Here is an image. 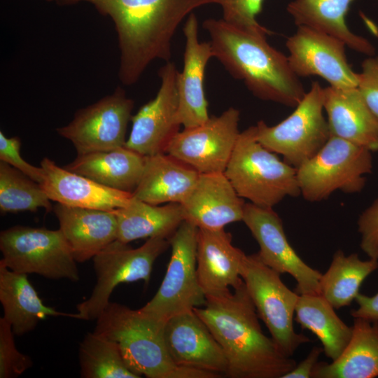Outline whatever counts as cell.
<instances>
[{
    "instance_id": "obj_1",
    "label": "cell",
    "mask_w": 378,
    "mask_h": 378,
    "mask_svg": "<svg viewBox=\"0 0 378 378\" xmlns=\"http://www.w3.org/2000/svg\"><path fill=\"white\" fill-rule=\"evenodd\" d=\"M68 4L87 1L111 17L120 52L119 78L135 83L156 59L169 62L173 36L182 20L195 8L213 0H56Z\"/></svg>"
},
{
    "instance_id": "obj_2",
    "label": "cell",
    "mask_w": 378,
    "mask_h": 378,
    "mask_svg": "<svg viewBox=\"0 0 378 378\" xmlns=\"http://www.w3.org/2000/svg\"><path fill=\"white\" fill-rule=\"evenodd\" d=\"M193 311L223 349L232 378H282L297 363L262 332L255 307L244 284L222 295L209 297Z\"/></svg>"
},
{
    "instance_id": "obj_3",
    "label": "cell",
    "mask_w": 378,
    "mask_h": 378,
    "mask_svg": "<svg viewBox=\"0 0 378 378\" xmlns=\"http://www.w3.org/2000/svg\"><path fill=\"white\" fill-rule=\"evenodd\" d=\"M202 27L209 36L213 57L255 97L290 107L302 99L304 85L292 71L288 56L267 41L272 33L240 28L214 18L205 20Z\"/></svg>"
},
{
    "instance_id": "obj_4",
    "label": "cell",
    "mask_w": 378,
    "mask_h": 378,
    "mask_svg": "<svg viewBox=\"0 0 378 378\" xmlns=\"http://www.w3.org/2000/svg\"><path fill=\"white\" fill-rule=\"evenodd\" d=\"M94 331L115 342L134 373L148 378H209L210 373L176 366L164 337V323L139 309L109 302L96 319Z\"/></svg>"
},
{
    "instance_id": "obj_5",
    "label": "cell",
    "mask_w": 378,
    "mask_h": 378,
    "mask_svg": "<svg viewBox=\"0 0 378 378\" xmlns=\"http://www.w3.org/2000/svg\"><path fill=\"white\" fill-rule=\"evenodd\" d=\"M224 174L239 197L260 206L300 195L297 169L259 143L255 126L239 133Z\"/></svg>"
},
{
    "instance_id": "obj_6",
    "label": "cell",
    "mask_w": 378,
    "mask_h": 378,
    "mask_svg": "<svg viewBox=\"0 0 378 378\" xmlns=\"http://www.w3.org/2000/svg\"><path fill=\"white\" fill-rule=\"evenodd\" d=\"M372 153L367 148L330 136L311 159L297 168L300 195L315 202L336 190L357 193L365 187L372 169Z\"/></svg>"
},
{
    "instance_id": "obj_7",
    "label": "cell",
    "mask_w": 378,
    "mask_h": 378,
    "mask_svg": "<svg viewBox=\"0 0 378 378\" xmlns=\"http://www.w3.org/2000/svg\"><path fill=\"white\" fill-rule=\"evenodd\" d=\"M324 88L318 81L295 107L294 111L277 125L263 120L255 126L256 139L269 150L280 154L296 169L314 157L330 137L323 115Z\"/></svg>"
},
{
    "instance_id": "obj_8",
    "label": "cell",
    "mask_w": 378,
    "mask_h": 378,
    "mask_svg": "<svg viewBox=\"0 0 378 378\" xmlns=\"http://www.w3.org/2000/svg\"><path fill=\"white\" fill-rule=\"evenodd\" d=\"M1 262L24 274L78 281L80 279L71 250L59 229L15 225L0 233Z\"/></svg>"
},
{
    "instance_id": "obj_9",
    "label": "cell",
    "mask_w": 378,
    "mask_h": 378,
    "mask_svg": "<svg viewBox=\"0 0 378 378\" xmlns=\"http://www.w3.org/2000/svg\"><path fill=\"white\" fill-rule=\"evenodd\" d=\"M240 275L258 316L282 354L291 357L300 345L311 342L306 335L295 331L293 316L299 294L284 284L280 274L255 253L245 255Z\"/></svg>"
},
{
    "instance_id": "obj_10",
    "label": "cell",
    "mask_w": 378,
    "mask_h": 378,
    "mask_svg": "<svg viewBox=\"0 0 378 378\" xmlns=\"http://www.w3.org/2000/svg\"><path fill=\"white\" fill-rule=\"evenodd\" d=\"M169 246V239L155 237L136 248L116 239L102 249L92 258L96 284L90 297L76 305L77 319H97L119 284L140 280L148 284L155 260Z\"/></svg>"
},
{
    "instance_id": "obj_11",
    "label": "cell",
    "mask_w": 378,
    "mask_h": 378,
    "mask_svg": "<svg viewBox=\"0 0 378 378\" xmlns=\"http://www.w3.org/2000/svg\"><path fill=\"white\" fill-rule=\"evenodd\" d=\"M197 234L198 228L184 220L170 237L172 253L164 277L141 312L165 323L173 316L205 304L197 273Z\"/></svg>"
},
{
    "instance_id": "obj_12",
    "label": "cell",
    "mask_w": 378,
    "mask_h": 378,
    "mask_svg": "<svg viewBox=\"0 0 378 378\" xmlns=\"http://www.w3.org/2000/svg\"><path fill=\"white\" fill-rule=\"evenodd\" d=\"M133 108V100L118 87L111 94L78 111L68 125L56 130L72 143L77 155L118 148L125 145Z\"/></svg>"
},
{
    "instance_id": "obj_13",
    "label": "cell",
    "mask_w": 378,
    "mask_h": 378,
    "mask_svg": "<svg viewBox=\"0 0 378 378\" xmlns=\"http://www.w3.org/2000/svg\"><path fill=\"white\" fill-rule=\"evenodd\" d=\"M240 112L230 107L204 123L178 132L165 153L200 174L224 172L239 134Z\"/></svg>"
},
{
    "instance_id": "obj_14",
    "label": "cell",
    "mask_w": 378,
    "mask_h": 378,
    "mask_svg": "<svg viewBox=\"0 0 378 378\" xmlns=\"http://www.w3.org/2000/svg\"><path fill=\"white\" fill-rule=\"evenodd\" d=\"M242 220L258 242L260 260L297 282L296 293L319 294L322 274L305 263L289 244L279 215L271 207L245 203Z\"/></svg>"
},
{
    "instance_id": "obj_15",
    "label": "cell",
    "mask_w": 378,
    "mask_h": 378,
    "mask_svg": "<svg viewBox=\"0 0 378 378\" xmlns=\"http://www.w3.org/2000/svg\"><path fill=\"white\" fill-rule=\"evenodd\" d=\"M288 59L294 74L300 77L316 76L337 88L357 87V73L347 61L341 39L315 29L298 26L286 41Z\"/></svg>"
},
{
    "instance_id": "obj_16",
    "label": "cell",
    "mask_w": 378,
    "mask_h": 378,
    "mask_svg": "<svg viewBox=\"0 0 378 378\" xmlns=\"http://www.w3.org/2000/svg\"><path fill=\"white\" fill-rule=\"evenodd\" d=\"M178 71L167 62L158 75L161 83L156 96L132 116V130L125 146L143 156L165 153L181 124L178 118Z\"/></svg>"
},
{
    "instance_id": "obj_17",
    "label": "cell",
    "mask_w": 378,
    "mask_h": 378,
    "mask_svg": "<svg viewBox=\"0 0 378 378\" xmlns=\"http://www.w3.org/2000/svg\"><path fill=\"white\" fill-rule=\"evenodd\" d=\"M164 337L173 363L184 367L227 374V361L222 347L200 316L192 310L169 318Z\"/></svg>"
},
{
    "instance_id": "obj_18",
    "label": "cell",
    "mask_w": 378,
    "mask_h": 378,
    "mask_svg": "<svg viewBox=\"0 0 378 378\" xmlns=\"http://www.w3.org/2000/svg\"><path fill=\"white\" fill-rule=\"evenodd\" d=\"M184 220L198 229L218 230L242 220L245 202L224 172L200 174L181 203Z\"/></svg>"
},
{
    "instance_id": "obj_19",
    "label": "cell",
    "mask_w": 378,
    "mask_h": 378,
    "mask_svg": "<svg viewBox=\"0 0 378 378\" xmlns=\"http://www.w3.org/2000/svg\"><path fill=\"white\" fill-rule=\"evenodd\" d=\"M183 34V67L176 76L178 118L184 128H191L205 122L210 117L204 80L207 63L214 57L209 42L199 41L198 21L193 13L188 15Z\"/></svg>"
},
{
    "instance_id": "obj_20",
    "label": "cell",
    "mask_w": 378,
    "mask_h": 378,
    "mask_svg": "<svg viewBox=\"0 0 378 378\" xmlns=\"http://www.w3.org/2000/svg\"><path fill=\"white\" fill-rule=\"evenodd\" d=\"M245 255L233 246L230 233L224 229H198L197 273L206 298L222 295L244 284L240 270Z\"/></svg>"
},
{
    "instance_id": "obj_21",
    "label": "cell",
    "mask_w": 378,
    "mask_h": 378,
    "mask_svg": "<svg viewBox=\"0 0 378 378\" xmlns=\"http://www.w3.org/2000/svg\"><path fill=\"white\" fill-rule=\"evenodd\" d=\"M44 178L41 183L50 200L81 208L113 211L125 206L132 193L103 186L81 174L58 166L44 158L41 161Z\"/></svg>"
},
{
    "instance_id": "obj_22",
    "label": "cell",
    "mask_w": 378,
    "mask_h": 378,
    "mask_svg": "<svg viewBox=\"0 0 378 378\" xmlns=\"http://www.w3.org/2000/svg\"><path fill=\"white\" fill-rule=\"evenodd\" d=\"M59 230L77 262H84L117 239L118 222L113 211L57 203L52 209Z\"/></svg>"
},
{
    "instance_id": "obj_23",
    "label": "cell",
    "mask_w": 378,
    "mask_h": 378,
    "mask_svg": "<svg viewBox=\"0 0 378 378\" xmlns=\"http://www.w3.org/2000/svg\"><path fill=\"white\" fill-rule=\"evenodd\" d=\"M323 106L330 136L378 151V121L357 87L324 88Z\"/></svg>"
},
{
    "instance_id": "obj_24",
    "label": "cell",
    "mask_w": 378,
    "mask_h": 378,
    "mask_svg": "<svg viewBox=\"0 0 378 378\" xmlns=\"http://www.w3.org/2000/svg\"><path fill=\"white\" fill-rule=\"evenodd\" d=\"M199 174L191 167L166 153L145 156L142 175L132 195L154 205L181 204Z\"/></svg>"
},
{
    "instance_id": "obj_25",
    "label": "cell",
    "mask_w": 378,
    "mask_h": 378,
    "mask_svg": "<svg viewBox=\"0 0 378 378\" xmlns=\"http://www.w3.org/2000/svg\"><path fill=\"white\" fill-rule=\"evenodd\" d=\"M0 302L3 318L10 325L15 335L32 331L47 316H67L77 319V314L57 311L45 305L29 282L27 274L8 269L0 262Z\"/></svg>"
},
{
    "instance_id": "obj_26",
    "label": "cell",
    "mask_w": 378,
    "mask_h": 378,
    "mask_svg": "<svg viewBox=\"0 0 378 378\" xmlns=\"http://www.w3.org/2000/svg\"><path fill=\"white\" fill-rule=\"evenodd\" d=\"M144 163L145 156L124 146L77 155L64 167L106 187L132 193L140 181Z\"/></svg>"
},
{
    "instance_id": "obj_27",
    "label": "cell",
    "mask_w": 378,
    "mask_h": 378,
    "mask_svg": "<svg viewBox=\"0 0 378 378\" xmlns=\"http://www.w3.org/2000/svg\"><path fill=\"white\" fill-rule=\"evenodd\" d=\"M354 318L352 336L342 354L331 363L318 362L312 378L378 377V321Z\"/></svg>"
},
{
    "instance_id": "obj_28",
    "label": "cell",
    "mask_w": 378,
    "mask_h": 378,
    "mask_svg": "<svg viewBox=\"0 0 378 378\" xmlns=\"http://www.w3.org/2000/svg\"><path fill=\"white\" fill-rule=\"evenodd\" d=\"M354 0H292L286 10L297 27L306 26L330 34L343 41L346 46L368 56L375 48L365 38L353 33L346 17Z\"/></svg>"
},
{
    "instance_id": "obj_29",
    "label": "cell",
    "mask_w": 378,
    "mask_h": 378,
    "mask_svg": "<svg viewBox=\"0 0 378 378\" xmlns=\"http://www.w3.org/2000/svg\"><path fill=\"white\" fill-rule=\"evenodd\" d=\"M113 212L118 222L117 239L126 244L142 238L169 239L184 221L180 203L154 205L134 196L128 204Z\"/></svg>"
},
{
    "instance_id": "obj_30",
    "label": "cell",
    "mask_w": 378,
    "mask_h": 378,
    "mask_svg": "<svg viewBox=\"0 0 378 378\" xmlns=\"http://www.w3.org/2000/svg\"><path fill=\"white\" fill-rule=\"evenodd\" d=\"M295 321L318 339L325 355L335 360L344 351L352 336L335 308L320 294H300L295 307Z\"/></svg>"
},
{
    "instance_id": "obj_31",
    "label": "cell",
    "mask_w": 378,
    "mask_h": 378,
    "mask_svg": "<svg viewBox=\"0 0 378 378\" xmlns=\"http://www.w3.org/2000/svg\"><path fill=\"white\" fill-rule=\"evenodd\" d=\"M377 269L378 260H363L357 253L346 255L337 250L329 268L321 275L319 294L335 309L349 306L355 300L365 279Z\"/></svg>"
},
{
    "instance_id": "obj_32",
    "label": "cell",
    "mask_w": 378,
    "mask_h": 378,
    "mask_svg": "<svg viewBox=\"0 0 378 378\" xmlns=\"http://www.w3.org/2000/svg\"><path fill=\"white\" fill-rule=\"evenodd\" d=\"M79 365L83 378H139L127 366L116 342L88 332L80 344Z\"/></svg>"
},
{
    "instance_id": "obj_33",
    "label": "cell",
    "mask_w": 378,
    "mask_h": 378,
    "mask_svg": "<svg viewBox=\"0 0 378 378\" xmlns=\"http://www.w3.org/2000/svg\"><path fill=\"white\" fill-rule=\"evenodd\" d=\"M53 209L41 185L0 160V210L1 213L36 212Z\"/></svg>"
},
{
    "instance_id": "obj_34",
    "label": "cell",
    "mask_w": 378,
    "mask_h": 378,
    "mask_svg": "<svg viewBox=\"0 0 378 378\" xmlns=\"http://www.w3.org/2000/svg\"><path fill=\"white\" fill-rule=\"evenodd\" d=\"M10 325L0 318V377H17L33 365L31 358L20 352L15 343Z\"/></svg>"
},
{
    "instance_id": "obj_35",
    "label": "cell",
    "mask_w": 378,
    "mask_h": 378,
    "mask_svg": "<svg viewBox=\"0 0 378 378\" xmlns=\"http://www.w3.org/2000/svg\"><path fill=\"white\" fill-rule=\"evenodd\" d=\"M220 6L223 20L234 26L255 31L272 33L257 21L265 0H213Z\"/></svg>"
},
{
    "instance_id": "obj_36",
    "label": "cell",
    "mask_w": 378,
    "mask_h": 378,
    "mask_svg": "<svg viewBox=\"0 0 378 378\" xmlns=\"http://www.w3.org/2000/svg\"><path fill=\"white\" fill-rule=\"evenodd\" d=\"M20 147L21 141L19 137H7L4 132H0V160L41 184L44 178L42 167L31 165L24 160L20 154Z\"/></svg>"
},
{
    "instance_id": "obj_37",
    "label": "cell",
    "mask_w": 378,
    "mask_h": 378,
    "mask_svg": "<svg viewBox=\"0 0 378 378\" xmlns=\"http://www.w3.org/2000/svg\"><path fill=\"white\" fill-rule=\"evenodd\" d=\"M357 79V88L378 121V56L371 55L363 61Z\"/></svg>"
},
{
    "instance_id": "obj_38",
    "label": "cell",
    "mask_w": 378,
    "mask_h": 378,
    "mask_svg": "<svg viewBox=\"0 0 378 378\" xmlns=\"http://www.w3.org/2000/svg\"><path fill=\"white\" fill-rule=\"evenodd\" d=\"M357 224L360 248L370 258L378 260V198L362 212Z\"/></svg>"
},
{
    "instance_id": "obj_39",
    "label": "cell",
    "mask_w": 378,
    "mask_h": 378,
    "mask_svg": "<svg viewBox=\"0 0 378 378\" xmlns=\"http://www.w3.org/2000/svg\"><path fill=\"white\" fill-rule=\"evenodd\" d=\"M355 301L358 308L351 311L350 314L352 317L378 321V293L373 296L359 293Z\"/></svg>"
},
{
    "instance_id": "obj_40",
    "label": "cell",
    "mask_w": 378,
    "mask_h": 378,
    "mask_svg": "<svg viewBox=\"0 0 378 378\" xmlns=\"http://www.w3.org/2000/svg\"><path fill=\"white\" fill-rule=\"evenodd\" d=\"M323 352V347L314 346L307 357L282 378H310L320 355Z\"/></svg>"
},
{
    "instance_id": "obj_41",
    "label": "cell",
    "mask_w": 378,
    "mask_h": 378,
    "mask_svg": "<svg viewBox=\"0 0 378 378\" xmlns=\"http://www.w3.org/2000/svg\"><path fill=\"white\" fill-rule=\"evenodd\" d=\"M48 1H52V0H48Z\"/></svg>"
}]
</instances>
